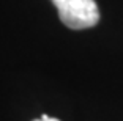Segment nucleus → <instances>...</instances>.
Segmentation results:
<instances>
[{
	"label": "nucleus",
	"mask_w": 123,
	"mask_h": 121,
	"mask_svg": "<svg viewBox=\"0 0 123 121\" xmlns=\"http://www.w3.org/2000/svg\"><path fill=\"white\" fill-rule=\"evenodd\" d=\"M58 17L73 30L90 29L99 22V10L95 0H52Z\"/></svg>",
	"instance_id": "obj_1"
},
{
	"label": "nucleus",
	"mask_w": 123,
	"mask_h": 121,
	"mask_svg": "<svg viewBox=\"0 0 123 121\" xmlns=\"http://www.w3.org/2000/svg\"><path fill=\"white\" fill-rule=\"evenodd\" d=\"M33 121H60V120H57V118H51V116H49V118H46V120H41V118H40V120H33Z\"/></svg>",
	"instance_id": "obj_2"
}]
</instances>
